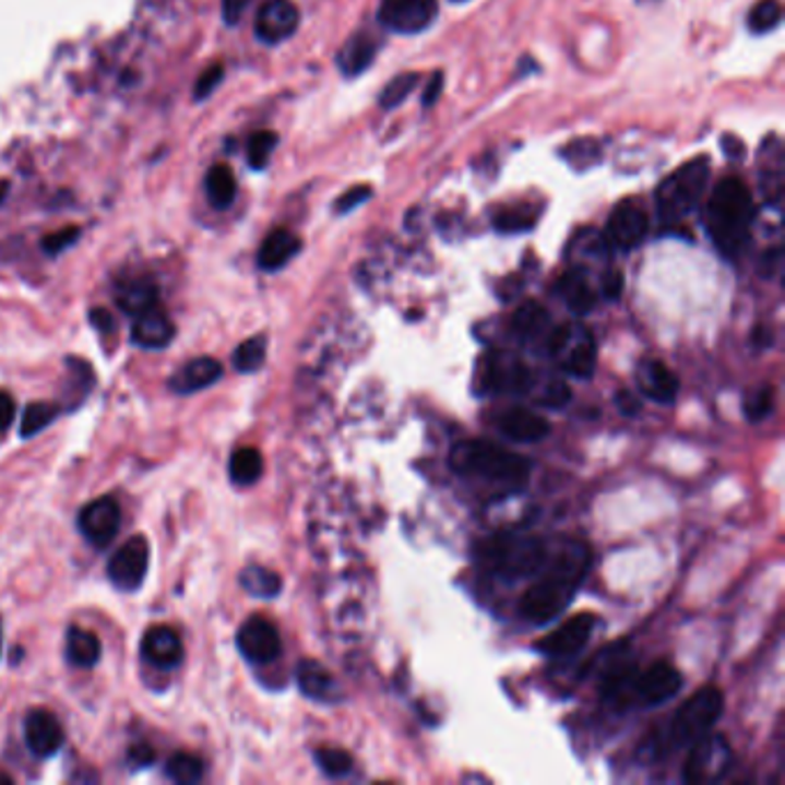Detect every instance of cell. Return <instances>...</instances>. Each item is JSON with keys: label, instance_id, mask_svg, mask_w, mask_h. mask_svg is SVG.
I'll return each instance as SVG.
<instances>
[{"label": "cell", "instance_id": "48", "mask_svg": "<svg viewBox=\"0 0 785 785\" xmlns=\"http://www.w3.org/2000/svg\"><path fill=\"white\" fill-rule=\"evenodd\" d=\"M622 288H625V277L620 270H610L606 277H604V297L606 300H618V297L622 295Z\"/></svg>", "mask_w": 785, "mask_h": 785}, {"label": "cell", "instance_id": "6", "mask_svg": "<svg viewBox=\"0 0 785 785\" xmlns=\"http://www.w3.org/2000/svg\"><path fill=\"white\" fill-rule=\"evenodd\" d=\"M724 712V693L718 687H703L693 698L677 710L668 728V747L682 749L691 747L695 739L710 733Z\"/></svg>", "mask_w": 785, "mask_h": 785}, {"label": "cell", "instance_id": "51", "mask_svg": "<svg viewBox=\"0 0 785 785\" xmlns=\"http://www.w3.org/2000/svg\"><path fill=\"white\" fill-rule=\"evenodd\" d=\"M249 5V0H222V14L228 26H236L238 21L242 19L245 10Z\"/></svg>", "mask_w": 785, "mask_h": 785}, {"label": "cell", "instance_id": "53", "mask_svg": "<svg viewBox=\"0 0 785 785\" xmlns=\"http://www.w3.org/2000/svg\"><path fill=\"white\" fill-rule=\"evenodd\" d=\"M615 403H618V408H620L627 417H633V415L641 413V401L635 399L631 392H627V390L618 392V396H615Z\"/></svg>", "mask_w": 785, "mask_h": 785}, {"label": "cell", "instance_id": "58", "mask_svg": "<svg viewBox=\"0 0 785 785\" xmlns=\"http://www.w3.org/2000/svg\"><path fill=\"white\" fill-rule=\"evenodd\" d=\"M0 783H8V785H10L12 778H10V776H0Z\"/></svg>", "mask_w": 785, "mask_h": 785}, {"label": "cell", "instance_id": "2", "mask_svg": "<svg viewBox=\"0 0 785 785\" xmlns=\"http://www.w3.org/2000/svg\"><path fill=\"white\" fill-rule=\"evenodd\" d=\"M756 207L749 187L739 178H724L716 187L705 207V224L712 242L726 257H737L747 247Z\"/></svg>", "mask_w": 785, "mask_h": 785}, {"label": "cell", "instance_id": "10", "mask_svg": "<svg viewBox=\"0 0 785 785\" xmlns=\"http://www.w3.org/2000/svg\"><path fill=\"white\" fill-rule=\"evenodd\" d=\"M650 217L641 203H620L612 210V215L606 226V245L620 251H631L647 238Z\"/></svg>", "mask_w": 785, "mask_h": 785}, {"label": "cell", "instance_id": "11", "mask_svg": "<svg viewBox=\"0 0 785 785\" xmlns=\"http://www.w3.org/2000/svg\"><path fill=\"white\" fill-rule=\"evenodd\" d=\"M120 507L111 496L97 498L81 509L79 514V530L93 546L106 548L109 546L120 527Z\"/></svg>", "mask_w": 785, "mask_h": 785}, {"label": "cell", "instance_id": "13", "mask_svg": "<svg viewBox=\"0 0 785 785\" xmlns=\"http://www.w3.org/2000/svg\"><path fill=\"white\" fill-rule=\"evenodd\" d=\"M297 26H300V10L290 0H267L257 14L253 33L263 45H279L295 35Z\"/></svg>", "mask_w": 785, "mask_h": 785}, {"label": "cell", "instance_id": "5", "mask_svg": "<svg viewBox=\"0 0 785 785\" xmlns=\"http://www.w3.org/2000/svg\"><path fill=\"white\" fill-rule=\"evenodd\" d=\"M484 562L493 574L519 581L537 574L546 562V546L535 537H493L481 548Z\"/></svg>", "mask_w": 785, "mask_h": 785}, {"label": "cell", "instance_id": "30", "mask_svg": "<svg viewBox=\"0 0 785 785\" xmlns=\"http://www.w3.org/2000/svg\"><path fill=\"white\" fill-rule=\"evenodd\" d=\"M240 585L251 594V597L274 599L282 592V576L267 567L249 564L247 569H242Z\"/></svg>", "mask_w": 785, "mask_h": 785}, {"label": "cell", "instance_id": "33", "mask_svg": "<svg viewBox=\"0 0 785 785\" xmlns=\"http://www.w3.org/2000/svg\"><path fill=\"white\" fill-rule=\"evenodd\" d=\"M546 325H548V311L535 300L521 305L512 318L514 332L523 338H533V336L542 334L546 330Z\"/></svg>", "mask_w": 785, "mask_h": 785}, {"label": "cell", "instance_id": "35", "mask_svg": "<svg viewBox=\"0 0 785 785\" xmlns=\"http://www.w3.org/2000/svg\"><path fill=\"white\" fill-rule=\"evenodd\" d=\"M265 353H267V338L263 334L251 336L236 348V353H233V367H236L240 373L259 371L265 362Z\"/></svg>", "mask_w": 785, "mask_h": 785}, {"label": "cell", "instance_id": "40", "mask_svg": "<svg viewBox=\"0 0 785 785\" xmlns=\"http://www.w3.org/2000/svg\"><path fill=\"white\" fill-rule=\"evenodd\" d=\"M316 762L318 768H321V772L328 774L330 778H342L353 770V756L344 749H332V747L318 749Z\"/></svg>", "mask_w": 785, "mask_h": 785}, {"label": "cell", "instance_id": "28", "mask_svg": "<svg viewBox=\"0 0 785 785\" xmlns=\"http://www.w3.org/2000/svg\"><path fill=\"white\" fill-rule=\"evenodd\" d=\"M68 662L79 668H93L102 656V643L97 635L83 627H72L66 641Z\"/></svg>", "mask_w": 785, "mask_h": 785}, {"label": "cell", "instance_id": "38", "mask_svg": "<svg viewBox=\"0 0 785 785\" xmlns=\"http://www.w3.org/2000/svg\"><path fill=\"white\" fill-rule=\"evenodd\" d=\"M781 16L783 10L778 0H758L747 16V26L756 35H765L781 24Z\"/></svg>", "mask_w": 785, "mask_h": 785}, {"label": "cell", "instance_id": "16", "mask_svg": "<svg viewBox=\"0 0 785 785\" xmlns=\"http://www.w3.org/2000/svg\"><path fill=\"white\" fill-rule=\"evenodd\" d=\"M141 654L147 664H153L155 668H176L182 656H185V647L176 629L171 627H153L147 629L143 641H141Z\"/></svg>", "mask_w": 785, "mask_h": 785}, {"label": "cell", "instance_id": "4", "mask_svg": "<svg viewBox=\"0 0 785 785\" xmlns=\"http://www.w3.org/2000/svg\"><path fill=\"white\" fill-rule=\"evenodd\" d=\"M710 180L707 157H695L656 187V212L666 226L680 224L703 201Z\"/></svg>", "mask_w": 785, "mask_h": 785}, {"label": "cell", "instance_id": "20", "mask_svg": "<svg viewBox=\"0 0 785 785\" xmlns=\"http://www.w3.org/2000/svg\"><path fill=\"white\" fill-rule=\"evenodd\" d=\"M222 373L224 369L215 357H194L171 376L168 385H171L176 394H194L199 390L215 385Z\"/></svg>", "mask_w": 785, "mask_h": 785}, {"label": "cell", "instance_id": "37", "mask_svg": "<svg viewBox=\"0 0 785 785\" xmlns=\"http://www.w3.org/2000/svg\"><path fill=\"white\" fill-rule=\"evenodd\" d=\"M417 83H419V74H415V72L396 74L392 81H388V86L380 91L378 104L383 106L385 111L396 109V106H401L403 102H406L413 95V91L417 88Z\"/></svg>", "mask_w": 785, "mask_h": 785}, {"label": "cell", "instance_id": "52", "mask_svg": "<svg viewBox=\"0 0 785 785\" xmlns=\"http://www.w3.org/2000/svg\"><path fill=\"white\" fill-rule=\"evenodd\" d=\"M571 342V328L569 325H560L548 336V348L550 353H562L567 348V344Z\"/></svg>", "mask_w": 785, "mask_h": 785}, {"label": "cell", "instance_id": "19", "mask_svg": "<svg viewBox=\"0 0 785 785\" xmlns=\"http://www.w3.org/2000/svg\"><path fill=\"white\" fill-rule=\"evenodd\" d=\"M295 677H297V687H300V691L307 698L316 700V703L330 705V703H338V700H342V689H338L332 673L323 664H318L313 659H302L300 664H297Z\"/></svg>", "mask_w": 785, "mask_h": 785}, {"label": "cell", "instance_id": "56", "mask_svg": "<svg viewBox=\"0 0 785 785\" xmlns=\"http://www.w3.org/2000/svg\"><path fill=\"white\" fill-rule=\"evenodd\" d=\"M0 654H3V622H0Z\"/></svg>", "mask_w": 785, "mask_h": 785}, {"label": "cell", "instance_id": "36", "mask_svg": "<svg viewBox=\"0 0 785 785\" xmlns=\"http://www.w3.org/2000/svg\"><path fill=\"white\" fill-rule=\"evenodd\" d=\"M537 215H539V210L530 207L525 203L509 205V207L500 210L498 215L493 217V226L500 233H521V230H527V228L535 226Z\"/></svg>", "mask_w": 785, "mask_h": 785}, {"label": "cell", "instance_id": "9", "mask_svg": "<svg viewBox=\"0 0 785 785\" xmlns=\"http://www.w3.org/2000/svg\"><path fill=\"white\" fill-rule=\"evenodd\" d=\"M147 560H151V546H147L145 537L136 535L116 550L109 567H106V574L118 590H139L147 574Z\"/></svg>", "mask_w": 785, "mask_h": 785}, {"label": "cell", "instance_id": "3", "mask_svg": "<svg viewBox=\"0 0 785 785\" xmlns=\"http://www.w3.org/2000/svg\"><path fill=\"white\" fill-rule=\"evenodd\" d=\"M450 465L461 475H479L493 481L521 484L527 479L530 465L523 456L486 440H465L452 448Z\"/></svg>", "mask_w": 785, "mask_h": 785}, {"label": "cell", "instance_id": "55", "mask_svg": "<svg viewBox=\"0 0 785 785\" xmlns=\"http://www.w3.org/2000/svg\"><path fill=\"white\" fill-rule=\"evenodd\" d=\"M91 321H93V325H95L99 332H114V330H116L114 316H111L109 311H106V309H95V311L91 313Z\"/></svg>", "mask_w": 785, "mask_h": 785}, {"label": "cell", "instance_id": "25", "mask_svg": "<svg viewBox=\"0 0 785 785\" xmlns=\"http://www.w3.org/2000/svg\"><path fill=\"white\" fill-rule=\"evenodd\" d=\"M159 290L151 279H130L118 286L116 290V302L124 313L139 316L147 309L157 307Z\"/></svg>", "mask_w": 785, "mask_h": 785}, {"label": "cell", "instance_id": "14", "mask_svg": "<svg viewBox=\"0 0 785 785\" xmlns=\"http://www.w3.org/2000/svg\"><path fill=\"white\" fill-rule=\"evenodd\" d=\"M594 625H597V618L592 612H581L569 618L562 627H558L554 633H548L546 639H542L537 643V650L546 656H571L581 652L590 635L594 631Z\"/></svg>", "mask_w": 785, "mask_h": 785}, {"label": "cell", "instance_id": "43", "mask_svg": "<svg viewBox=\"0 0 785 785\" xmlns=\"http://www.w3.org/2000/svg\"><path fill=\"white\" fill-rule=\"evenodd\" d=\"M774 411V390L772 388H760L745 401V415L751 421H760L770 417Z\"/></svg>", "mask_w": 785, "mask_h": 785}, {"label": "cell", "instance_id": "29", "mask_svg": "<svg viewBox=\"0 0 785 785\" xmlns=\"http://www.w3.org/2000/svg\"><path fill=\"white\" fill-rule=\"evenodd\" d=\"M205 194H207L210 205L217 210H224L233 201H236L238 182H236V176H233V171H230V166L215 164L210 168L207 178H205Z\"/></svg>", "mask_w": 785, "mask_h": 785}, {"label": "cell", "instance_id": "8", "mask_svg": "<svg viewBox=\"0 0 785 785\" xmlns=\"http://www.w3.org/2000/svg\"><path fill=\"white\" fill-rule=\"evenodd\" d=\"M685 765L687 783H714L730 768V747L721 735H703L691 745Z\"/></svg>", "mask_w": 785, "mask_h": 785}, {"label": "cell", "instance_id": "15", "mask_svg": "<svg viewBox=\"0 0 785 785\" xmlns=\"http://www.w3.org/2000/svg\"><path fill=\"white\" fill-rule=\"evenodd\" d=\"M26 747L37 758L56 756L66 745V733H62L58 718L47 710H33L24 721Z\"/></svg>", "mask_w": 785, "mask_h": 785}, {"label": "cell", "instance_id": "26", "mask_svg": "<svg viewBox=\"0 0 785 785\" xmlns=\"http://www.w3.org/2000/svg\"><path fill=\"white\" fill-rule=\"evenodd\" d=\"M558 293L562 295V300L569 305V309L579 316L592 311V307L597 305V293L592 290L581 270L564 272L558 282Z\"/></svg>", "mask_w": 785, "mask_h": 785}, {"label": "cell", "instance_id": "41", "mask_svg": "<svg viewBox=\"0 0 785 785\" xmlns=\"http://www.w3.org/2000/svg\"><path fill=\"white\" fill-rule=\"evenodd\" d=\"M279 143V136L270 132V130H263V132H257L249 143H247V159H249V166L257 168V171H261V168L267 166L274 147H277Z\"/></svg>", "mask_w": 785, "mask_h": 785}, {"label": "cell", "instance_id": "46", "mask_svg": "<svg viewBox=\"0 0 785 785\" xmlns=\"http://www.w3.org/2000/svg\"><path fill=\"white\" fill-rule=\"evenodd\" d=\"M222 79H224V68L219 66V62H215V66H210V68L199 76L197 86H194V97H197V99L210 97V93L219 86Z\"/></svg>", "mask_w": 785, "mask_h": 785}, {"label": "cell", "instance_id": "45", "mask_svg": "<svg viewBox=\"0 0 785 785\" xmlns=\"http://www.w3.org/2000/svg\"><path fill=\"white\" fill-rule=\"evenodd\" d=\"M371 197H373L371 187H367V185H355L353 189H348V192H346L344 197L336 199L334 210L338 212V215H348V212L357 210L359 205H365Z\"/></svg>", "mask_w": 785, "mask_h": 785}, {"label": "cell", "instance_id": "47", "mask_svg": "<svg viewBox=\"0 0 785 785\" xmlns=\"http://www.w3.org/2000/svg\"><path fill=\"white\" fill-rule=\"evenodd\" d=\"M569 396H571V390L564 380H554V383H550L548 390L544 392V406L562 408L569 403Z\"/></svg>", "mask_w": 785, "mask_h": 785}, {"label": "cell", "instance_id": "42", "mask_svg": "<svg viewBox=\"0 0 785 785\" xmlns=\"http://www.w3.org/2000/svg\"><path fill=\"white\" fill-rule=\"evenodd\" d=\"M562 157L576 168H590L597 164L602 159V147L597 141L592 139H581V141H574L569 143L564 151H562Z\"/></svg>", "mask_w": 785, "mask_h": 785}, {"label": "cell", "instance_id": "54", "mask_svg": "<svg viewBox=\"0 0 785 785\" xmlns=\"http://www.w3.org/2000/svg\"><path fill=\"white\" fill-rule=\"evenodd\" d=\"M442 83H444V79H442L440 72L431 76L429 86H427V91H424V97H421V104H424V106H433V104L438 102V97H440V93H442Z\"/></svg>", "mask_w": 785, "mask_h": 785}, {"label": "cell", "instance_id": "31", "mask_svg": "<svg viewBox=\"0 0 785 785\" xmlns=\"http://www.w3.org/2000/svg\"><path fill=\"white\" fill-rule=\"evenodd\" d=\"M594 367H597V342H594L592 332L583 330L574 348L569 350L564 369L576 378H590L594 373Z\"/></svg>", "mask_w": 785, "mask_h": 785}, {"label": "cell", "instance_id": "21", "mask_svg": "<svg viewBox=\"0 0 785 785\" xmlns=\"http://www.w3.org/2000/svg\"><path fill=\"white\" fill-rule=\"evenodd\" d=\"M174 336H176V325L159 307H153L136 316L132 328V338L136 346L153 348V350L166 348L174 342Z\"/></svg>", "mask_w": 785, "mask_h": 785}, {"label": "cell", "instance_id": "44", "mask_svg": "<svg viewBox=\"0 0 785 785\" xmlns=\"http://www.w3.org/2000/svg\"><path fill=\"white\" fill-rule=\"evenodd\" d=\"M81 236V230L76 226H68V228H60L56 233H49V236L41 240V247H45L47 253H51V257H56V253H62L68 247H72Z\"/></svg>", "mask_w": 785, "mask_h": 785}, {"label": "cell", "instance_id": "39", "mask_svg": "<svg viewBox=\"0 0 785 785\" xmlns=\"http://www.w3.org/2000/svg\"><path fill=\"white\" fill-rule=\"evenodd\" d=\"M58 413H60L58 403H47V401L31 403V406L24 411V417H21V436L31 438L37 431L47 429L49 424L58 417Z\"/></svg>", "mask_w": 785, "mask_h": 785}, {"label": "cell", "instance_id": "7", "mask_svg": "<svg viewBox=\"0 0 785 785\" xmlns=\"http://www.w3.org/2000/svg\"><path fill=\"white\" fill-rule=\"evenodd\" d=\"M436 16L438 0H380L378 5V24L399 35L424 33Z\"/></svg>", "mask_w": 785, "mask_h": 785}, {"label": "cell", "instance_id": "34", "mask_svg": "<svg viewBox=\"0 0 785 785\" xmlns=\"http://www.w3.org/2000/svg\"><path fill=\"white\" fill-rule=\"evenodd\" d=\"M203 772H205L203 760L199 756H194V753L180 751V753H174L166 762L168 778L176 781V783H182V785L199 783L203 778Z\"/></svg>", "mask_w": 785, "mask_h": 785}, {"label": "cell", "instance_id": "57", "mask_svg": "<svg viewBox=\"0 0 785 785\" xmlns=\"http://www.w3.org/2000/svg\"><path fill=\"white\" fill-rule=\"evenodd\" d=\"M3 197H5V185L0 182V201H3Z\"/></svg>", "mask_w": 785, "mask_h": 785}, {"label": "cell", "instance_id": "59", "mask_svg": "<svg viewBox=\"0 0 785 785\" xmlns=\"http://www.w3.org/2000/svg\"><path fill=\"white\" fill-rule=\"evenodd\" d=\"M452 3H465V0H452Z\"/></svg>", "mask_w": 785, "mask_h": 785}, {"label": "cell", "instance_id": "12", "mask_svg": "<svg viewBox=\"0 0 785 785\" xmlns=\"http://www.w3.org/2000/svg\"><path fill=\"white\" fill-rule=\"evenodd\" d=\"M238 650L251 664H270L282 654V635L270 620L249 618L238 631Z\"/></svg>", "mask_w": 785, "mask_h": 785}, {"label": "cell", "instance_id": "1", "mask_svg": "<svg viewBox=\"0 0 785 785\" xmlns=\"http://www.w3.org/2000/svg\"><path fill=\"white\" fill-rule=\"evenodd\" d=\"M587 562L590 554L585 544L574 542L564 546L546 571V576L523 594L519 606L523 618L533 625L556 620L576 594L587 571Z\"/></svg>", "mask_w": 785, "mask_h": 785}, {"label": "cell", "instance_id": "32", "mask_svg": "<svg viewBox=\"0 0 785 785\" xmlns=\"http://www.w3.org/2000/svg\"><path fill=\"white\" fill-rule=\"evenodd\" d=\"M228 471H230L233 484H238V486L257 484L263 475V456L259 450H253V448H240L233 452Z\"/></svg>", "mask_w": 785, "mask_h": 785}, {"label": "cell", "instance_id": "24", "mask_svg": "<svg viewBox=\"0 0 785 785\" xmlns=\"http://www.w3.org/2000/svg\"><path fill=\"white\" fill-rule=\"evenodd\" d=\"M500 431H502V436H507L509 440H516V442H539L548 436L550 424L533 411L514 408V411L502 415Z\"/></svg>", "mask_w": 785, "mask_h": 785}, {"label": "cell", "instance_id": "23", "mask_svg": "<svg viewBox=\"0 0 785 785\" xmlns=\"http://www.w3.org/2000/svg\"><path fill=\"white\" fill-rule=\"evenodd\" d=\"M302 249V240L286 228L272 230L259 249V267L265 272H277L288 265Z\"/></svg>", "mask_w": 785, "mask_h": 785}, {"label": "cell", "instance_id": "49", "mask_svg": "<svg viewBox=\"0 0 785 785\" xmlns=\"http://www.w3.org/2000/svg\"><path fill=\"white\" fill-rule=\"evenodd\" d=\"M127 760H130L132 768L141 770V768L153 765V762H155V751H153V747H147V745H134V747L130 749V753H127Z\"/></svg>", "mask_w": 785, "mask_h": 785}, {"label": "cell", "instance_id": "18", "mask_svg": "<svg viewBox=\"0 0 785 785\" xmlns=\"http://www.w3.org/2000/svg\"><path fill=\"white\" fill-rule=\"evenodd\" d=\"M378 49H380L378 37H373L369 31H357L346 39V45L336 53L338 72L348 79L365 74L373 66Z\"/></svg>", "mask_w": 785, "mask_h": 785}, {"label": "cell", "instance_id": "50", "mask_svg": "<svg viewBox=\"0 0 785 785\" xmlns=\"http://www.w3.org/2000/svg\"><path fill=\"white\" fill-rule=\"evenodd\" d=\"M16 417V403L10 392L0 390V431H8Z\"/></svg>", "mask_w": 785, "mask_h": 785}, {"label": "cell", "instance_id": "22", "mask_svg": "<svg viewBox=\"0 0 785 785\" xmlns=\"http://www.w3.org/2000/svg\"><path fill=\"white\" fill-rule=\"evenodd\" d=\"M639 673L633 664H618L606 670L602 682L604 698L618 707L639 703Z\"/></svg>", "mask_w": 785, "mask_h": 785}, {"label": "cell", "instance_id": "27", "mask_svg": "<svg viewBox=\"0 0 785 785\" xmlns=\"http://www.w3.org/2000/svg\"><path fill=\"white\" fill-rule=\"evenodd\" d=\"M641 388L654 401H673L680 392V380L659 359L650 362L641 373Z\"/></svg>", "mask_w": 785, "mask_h": 785}, {"label": "cell", "instance_id": "17", "mask_svg": "<svg viewBox=\"0 0 785 785\" xmlns=\"http://www.w3.org/2000/svg\"><path fill=\"white\" fill-rule=\"evenodd\" d=\"M682 689V675L668 662H656L639 673V700L645 705H662Z\"/></svg>", "mask_w": 785, "mask_h": 785}]
</instances>
